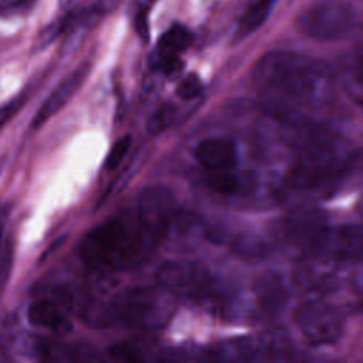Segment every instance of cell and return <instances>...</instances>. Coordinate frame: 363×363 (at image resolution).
Masks as SVG:
<instances>
[{
	"label": "cell",
	"mask_w": 363,
	"mask_h": 363,
	"mask_svg": "<svg viewBox=\"0 0 363 363\" xmlns=\"http://www.w3.org/2000/svg\"><path fill=\"white\" fill-rule=\"evenodd\" d=\"M254 81L261 86L265 104L279 112L319 106L333 91L328 67L288 51L262 55L254 67Z\"/></svg>",
	"instance_id": "cell-1"
},
{
	"label": "cell",
	"mask_w": 363,
	"mask_h": 363,
	"mask_svg": "<svg viewBox=\"0 0 363 363\" xmlns=\"http://www.w3.org/2000/svg\"><path fill=\"white\" fill-rule=\"evenodd\" d=\"M166 234L135 206L88 231L78 245L79 259L95 271H122L149 259Z\"/></svg>",
	"instance_id": "cell-2"
},
{
	"label": "cell",
	"mask_w": 363,
	"mask_h": 363,
	"mask_svg": "<svg viewBox=\"0 0 363 363\" xmlns=\"http://www.w3.org/2000/svg\"><path fill=\"white\" fill-rule=\"evenodd\" d=\"M156 278L169 295L210 311H224L231 299L228 288L197 262H163L156 272Z\"/></svg>",
	"instance_id": "cell-3"
},
{
	"label": "cell",
	"mask_w": 363,
	"mask_h": 363,
	"mask_svg": "<svg viewBox=\"0 0 363 363\" xmlns=\"http://www.w3.org/2000/svg\"><path fill=\"white\" fill-rule=\"evenodd\" d=\"M164 292L145 286L122 291L99 311L98 322L139 329L162 326L170 313Z\"/></svg>",
	"instance_id": "cell-4"
},
{
	"label": "cell",
	"mask_w": 363,
	"mask_h": 363,
	"mask_svg": "<svg viewBox=\"0 0 363 363\" xmlns=\"http://www.w3.org/2000/svg\"><path fill=\"white\" fill-rule=\"evenodd\" d=\"M356 26V14L343 0H318L296 17V28L316 41H337L347 37Z\"/></svg>",
	"instance_id": "cell-5"
},
{
	"label": "cell",
	"mask_w": 363,
	"mask_h": 363,
	"mask_svg": "<svg viewBox=\"0 0 363 363\" xmlns=\"http://www.w3.org/2000/svg\"><path fill=\"white\" fill-rule=\"evenodd\" d=\"M301 333L313 345H330L345 330V316L335 305L323 301H308L295 312Z\"/></svg>",
	"instance_id": "cell-6"
},
{
	"label": "cell",
	"mask_w": 363,
	"mask_h": 363,
	"mask_svg": "<svg viewBox=\"0 0 363 363\" xmlns=\"http://www.w3.org/2000/svg\"><path fill=\"white\" fill-rule=\"evenodd\" d=\"M309 248L326 259H356L363 255V228L354 225L322 227L309 242Z\"/></svg>",
	"instance_id": "cell-7"
},
{
	"label": "cell",
	"mask_w": 363,
	"mask_h": 363,
	"mask_svg": "<svg viewBox=\"0 0 363 363\" xmlns=\"http://www.w3.org/2000/svg\"><path fill=\"white\" fill-rule=\"evenodd\" d=\"M207 363H275L262 339L233 337L213 346Z\"/></svg>",
	"instance_id": "cell-8"
},
{
	"label": "cell",
	"mask_w": 363,
	"mask_h": 363,
	"mask_svg": "<svg viewBox=\"0 0 363 363\" xmlns=\"http://www.w3.org/2000/svg\"><path fill=\"white\" fill-rule=\"evenodd\" d=\"M89 74V64L82 62L75 69H72L50 94V96L44 101V104L40 106L37 113L33 118L31 128L37 129L43 126L50 118L58 113L68 102L69 99L78 92V89L82 86V84L86 81V77Z\"/></svg>",
	"instance_id": "cell-9"
},
{
	"label": "cell",
	"mask_w": 363,
	"mask_h": 363,
	"mask_svg": "<svg viewBox=\"0 0 363 363\" xmlns=\"http://www.w3.org/2000/svg\"><path fill=\"white\" fill-rule=\"evenodd\" d=\"M196 157L210 173L225 172L234 166L237 160V149L230 139L210 138L197 146Z\"/></svg>",
	"instance_id": "cell-10"
},
{
	"label": "cell",
	"mask_w": 363,
	"mask_h": 363,
	"mask_svg": "<svg viewBox=\"0 0 363 363\" xmlns=\"http://www.w3.org/2000/svg\"><path fill=\"white\" fill-rule=\"evenodd\" d=\"M27 318L33 325L51 332L65 333L71 329V323L64 309L52 299H40L34 302L27 311Z\"/></svg>",
	"instance_id": "cell-11"
},
{
	"label": "cell",
	"mask_w": 363,
	"mask_h": 363,
	"mask_svg": "<svg viewBox=\"0 0 363 363\" xmlns=\"http://www.w3.org/2000/svg\"><path fill=\"white\" fill-rule=\"evenodd\" d=\"M193 43V34L189 28L182 24H174L167 28L157 40L156 50L152 57L156 58H172L179 57Z\"/></svg>",
	"instance_id": "cell-12"
},
{
	"label": "cell",
	"mask_w": 363,
	"mask_h": 363,
	"mask_svg": "<svg viewBox=\"0 0 363 363\" xmlns=\"http://www.w3.org/2000/svg\"><path fill=\"white\" fill-rule=\"evenodd\" d=\"M277 1L278 0H254L238 23L237 37L238 38L245 37L252 31H255L257 28H259L264 24V21L268 18Z\"/></svg>",
	"instance_id": "cell-13"
},
{
	"label": "cell",
	"mask_w": 363,
	"mask_h": 363,
	"mask_svg": "<svg viewBox=\"0 0 363 363\" xmlns=\"http://www.w3.org/2000/svg\"><path fill=\"white\" fill-rule=\"evenodd\" d=\"M259 302L265 308H277L285 301V288L281 279L275 275H269L267 278H262L259 281V285L257 288Z\"/></svg>",
	"instance_id": "cell-14"
},
{
	"label": "cell",
	"mask_w": 363,
	"mask_h": 363,
	"mask_svg": "<svg viewBox=\"0 0 363 363\" xmlns=\"http://www.w3.org/2000/svg\"><path fill=\"white\" fill-rule=\"evenodd\" d=\"M174 118H176L174 105L170 102L163 104L150 115V118L147 119V123H146V129L150 135L157 136L170 128Z\"/></svg>",
	"instance_id": "cell-15"
},
{
	"label": "cell",
	"mask_w": 363,
	"mask_h": 363,
	"mask_svg": "<svg viewBox=\"0 0 363 363\" xmlns=\"http://www.w3.org/2000/svg\"><path fill=\"white\" fill-rule=\"evenodd\" d=\"M108 363H145V357L138 346L119 342L108 350Z\"/></svg>",
	"instance_id": "cell-16"
},
{
	"label": "cell",
	"mask_w": 363,
	"mask_h": 363,
	"mask_svg": "<svg viewBox=\"0 0 363 363\" xmlns=\"http://www.w3.org/2000/svg\"><path fill=\"white\" fill-rule=\"evenodd\" d=\"M207 184L211 190H214L220 194H233L240 187L238 179L234 174H231L228 170L210 173V176L207 179Z\"/></svg>",
	"instance_id": "cell-17"
},
{
	"label": "cell",
	"mask_w": 363,
	"mask_h": 363,
	"mask_svg": "<svg viewBox=\"0 0 363 363\" xmlns=\"http://www.w3.org/2000/svg\"><path fill=\"white\" fill-rule=\"evenodd\" d=\"M203 91V84L201 79L199 78V75L190 72L187 75H184L176 88V94L180 99L183 101H191L194 98H197Z\"/></svg>",
	"instance_id": "cell-18"
},
{
	"label": "cell",
	"mask_w": 363,
	"mask_h": 363,
	"mask_svg": "<svg viewBox=\"0 0 363 363\" xmlns=\"http://www.w3.org/2000/svg\"><path fill=\"white\" fill-rule=\"evenodd\" d=\"M130 145H132V138L129 135H125L121 139H118L113 143V146L111 147V150H109V153L106 156L105 167L108 170L116 169L121 164V162L125 159V156L128 155V152L130 149Z\"/></svg>",
	"instance_id": "cell-19"
},
{
	"label": "cell",
	"mask_w": 363,
	"mask_h": 363,
	"mask_svg": "<svg viewBox=\"0 0 363 363\" xmlns=\"http://www.w3.org/2000/svg\"><path fill=\"white\" fill-rule=\"evenodd\" d=\"M64 34V24H62V18L60 21L51 23L50 26H47L44 30H41L34 41V50H43L44 47H47L50 43H52L58 35Z\"/></svg>",
	"instance_id": "cell-20"
},
{
	"label": "cell",
	"mask_w": 363,
	"mask_h": 363,
	"mask_svg": "<svg viewBox=\"0 0 363 363\" xmlns=\"http://www.w3.org/2000/svg\"><path fill=\"white\" fill-rule=\"evenodd\" d=\"M24 95L16 96L14 99L9 101L7 104H4L3 106H0V130L4 128V125H7L11 118L20 111V108L24 104Z\"/></svg>",
	"instance_id": "cell-21"
},
{
	"label": "cell",
	"mask_w": 363,
	"mask_h": 363,
	"mask_svg": "<svg viewBox=\"0 0 363 363\" xmlns=\"http://www.w3.org/2000/svg\"><path fill=\"white\" fill-rule=\"evenodd\" d=\"M147 7L143 6L139 9L136 17H135V28L139 34V37L143 40V41H147L149 38V14H147Z\"/></svg>",
	"instance_id": "cell-22"
},
{
	"label": "cell",
	"mask_w": 363,
	"mask_h": 363,
	"mask_svg": "<svg viewBox=\"0 0 363 363\" xmlns=\"http://www.w3.org/2000/svg\"><path fill=\"white\" fill-rule=\"evenodd\" d=\"M119 3L121 0H96V3L92 7L99 16H104L106 13H112Z\"/></svg>",
	"instance_id": "cell-23"
},
{
	"label": "cell",
	"mask_w": 363,
	"mask_h": 363,
	"mask_svg": "<svg viewBox=\"0 0 363 363\" xmlns=\"http://www.w3.org/2000/svg\"><path fill=\"white\" fill-rule=\"evenodd\" d=\"M27 0H0V14L21 7Z\"/></svg>",
	"instance_id": "cell-24"
},
{
	"label": "cell",
	"mask_w": 363,
	"mask_h": 363,
	"mask_svg": "<svg viewBox=\"0 0 363 363\" xmlns=\"http://www.w3.org/2000/svg\"><path fill=\"white\" fill-rule=\"evenodd\" d=\"M1 231H3V218L0 217V240H1Z\"/></svg>",
	"instance_id": "cell-25"
},
{
	"label": "cell",
	"mask_w": 363,
	"mask_h": 363,
	"mask_svg": "<svg viewBox=\"0 0 363 363\" xmlns=\"http://www.w3.org/2000/svg\"><path fill=\"white\" fill-rule=\"evenodd\" d=\"M147 1H149V3H153V1H156V0H147Z\"/></svg>",
	"instance_id": "cell-26"
}]
</instances>
